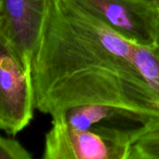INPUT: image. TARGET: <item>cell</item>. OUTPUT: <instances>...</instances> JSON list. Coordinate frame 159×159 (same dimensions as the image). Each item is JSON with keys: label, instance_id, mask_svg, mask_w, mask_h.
<instances>
[{"label": "cell", "instance_id": "cell-1", "mask_svg": "<svg viewBox=\"0 0 159 159\" xmlns=\"http://www.w3.org/2000/svg\"><path fill=\"white\" fill-rule=\"evenodd\" d=\"M137 44L73 0H48L32 62L35 109L53 117L101 104L142 125L159 120V96L135 62Z\"/></svg>", "mask_w": 159, "mask_h": 159}, {"label": "cell", "instance_id": "cell-2", "mask_svg": "<svg viewBox=\"0 0 159 159\" xmlns=\"http://www.w3.org/2000/svg\"><path fill=\"white\" fill-rule=\"evenodd\" d=\"M140 127L97 125L76 129L60 114L52 117L45 136L42 158L130 159L133 138Z\"/></svg>", "mask_w": 159, "mask_h": 159}, {"label": "cell", "instance_id": "cell-3", "mask_svg": "<svg viewBox=\"0 0 159 159\" xmlns=\"http://www.w3.org/2000/svg\"><path fill=\"white\" fill-rule=\"evenodd\" d=\"M34 89L32 69L24 68L5 47L0 48V129L9 136L32 121Z\"/></svg>", "mask_w": 159, "mask_h": 159}, {"label": "cell", "instance_id": "cell-4", "mask_svg": "<svg viewBox=\"0 0 159 159\" xmlns=\"http://www.w3.org/2000/svg\"><path fill=\"white\" fill-rule=\"evenodd\" d=\"M47 5L48 0H0L1 46L26 69H32Z\"/></svg>", "mask_w": 159, "mask_h": 159}, {"label": "cell", "instance_id": "cell-5", "mask_svg": "<svg viewBox=\"0 0 159 159\" xmlns=\"http://www.w3.org/2000/svg\"><path fill=\"white\" fill-rule=\"evenodd\" d=\"M138 44H156L159 8L150 0H73Z\"/></svg>", "mask_w": 159, "mask_h": 159}, {"label": "cell", "instance_id": "cell-6", "mask_svg": "<svg viewBox=\"0 0 159 159\" xmlns=\"http://www.w3.org/2000/svg\"><path fill=\"white\" fill-rule=\"evenodd\" d=\"M62 115L67 124L76 129H89L97 125H115L118 122L142 125L131 114L108 105L78 106L67 110Z\"/></svg>", "mask_w": 159, "mask_h": 159}, {"label": "cell", "instance_id": "cell-7", "mask_svg": "<svg viewBox=\"0 0 159 159\" xmlns=\"http://www.w3.org/2000/svg\"><path fill=\"white\" fill-rule=\"evenodd\" d=\"M130 159H159V120L138 128L132 142Z\"/></svg>", "mask_w": 159, "mask_h": 159}, {"label": "cell", "instance_id": "cell-8", "mask_svg": "<svg viewBox=\"0 0 159 159\" xmlns=\"http://www.w3.org/2000/svg\"><path fill=\"white\" fill-rule=\"evenodd\" d=\"M0 159H32V155L16 139L1 137Z\"/></svg>", "mask_w": 159, "mask_h": 159}, {"label": "cell", "instance_id": "cell-9", "mask_svg": "<svg viewBox=\"0 0 159 159\" xmlns=\"http://www.w3.org/2000/svg\"><path fill=\"white\" fill-rule=\"evenodd\" d=\"M156 45L159 49V15L158 20H157V38H156Z\"/></svg>", "mask_w": 159, "mask_h": 159}, {"label": "cell", "instance_id": "cell-10", "mask_svg": "<svg viewBox=\"0 0 159 159\" xmlns=\"http://www.w3.org/2000/svg\"><path fill=\"white\" fill-rule=\"evenodd\" d=\"M150 1H151V2H153V3H154V4H155V5H156V6H157V7L159 8V0H150Z\"/></svg>", "mask_w": 159, "mask_h": 159}]
</instances>
